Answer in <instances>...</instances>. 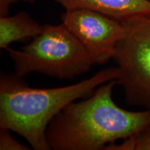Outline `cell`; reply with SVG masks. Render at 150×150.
<instances>
[{
  "label": "cell",
  "instance_id": "11",
  "mask_svg": "<svg viewBox=\"0 0 150 150\" xmlns=\"http://www.w3.org/2000/svg\"><path fill=\"white\" fill-rule=\"evenodd\" d=\"M24 1H27V2H33L35 0H24Z\"/></svg>",
  "mask_w": 150,
  "mask_h": 150
},
{
  "label": "cell",
  "instance_id": "6",
  "mask_svg": "<svg viewBox=\"0 0 150 150\" xmlns=\"http://www.w3.org/2000/svg\"><path fill=\"white\" fill-rule=\"evenodd\" d=\"M65 10L88 9L107 16L124 25L150 18V0H54Z\"/></svg>",
  "mask_w": 150,
  "mask_h": 150
},
{
  "label": "cell",
  "instance_id": "9",
  "mask_svg": "<svg viewBox=\"0 0 150 150\" xmlns=\"http://www.w3.org/2000/svg\"><path fill=\"white\" fill-rule=\"evenodd\" d=\"M31 149V147L22 145L13 138L9 129L0 127V150H30Z\"/></svg>",
  "mask_w": 150,
  "mask_h": 150
},
{
  "label": "cell",
  "instance_id": "5",
  "mask_svg": "<svg viewBox=\"0 0 150 150\" xmlns=\"http://www.w3.org/2000/svg\"><path fill=\"white\" fill-rule=\"evenodd\" d=\"M62 22L83 45L93 65H104L115 54L126 33V26L88 9L65 10Z\"/></svg>",
  "mask_w": 150,
  "mask_h": 150
},
{
  "label": "cell",
  "instance_id": "10",
  "mask_svg": "<svg viewBox=\"0 0 150 150\" xmlns=\"http://www.w3.org/2000/svg\"><path fill=\"white\" fill-rule=\"evenodd\" d=\"M18 0H0V17L8 16L9 8Z\"/></svg>",
  "mask_w": 150,
  "mask_h": 150
},
{
  "label": "cell",
  "instance_id": "1",
  "mask_svg": "<svg viewBox=\"0 0 150 150\" xmlns=\"http://www.w3.org/2000/svg\"><path fill=\"white\" fill-rule=\"evenodd\" d=\"M117 81L97 87L91 96L72 102L49 124L46 139L54 150H99L134 136L150 124V110L130 111L112 97Z\"/></svg>",
  "mask_w": 150,
  "mask_h": 150
},
{
  "label": "cell",
  "instance_id": "4",
  "mask_svg": "<svg viewBox=\"0 0 150 150\" xmlns=\"http://www.w3.org/2000/svg\"><path fill=\"white\" fill-rule=\"evenodd\" d=\"M112 59L125 102L150 110V18L126 26Z\"/></svg>",
  "mask_w": 150,
  "mask_h": 150
},
{
  "label": "cell",
  "instance_id": "2",
  "mask_svg": "<svg viewBox=\"0 0 150 150\" xmlns=\"http://www.w3.org/2000/svg\"><path fill=\"white\" fill-rule=\"evenodd\" d=\"M117 67L99 71L73 85L52 88L30 87L16 73L0 75V127L21 136L35 150H50L46 139L49 124L65 106L91 96L95 90L117 79Z\"/></svg>",
  "mask_w": 150,
  "mask_h": 150
},
{
  "label": "cell",
  "instance_id": "8",
  "mask_svg": "<svg viewBox=\"0 0 150 150\" xmlns=\"http://www.w3.org/2000/svg\"><path fill=\"white\" fill-rule=\"evenodd\" d=\"M104 149L150 150V124L138 134L123 139L120 144H108Z\"/></svg>",
  "mask_w": 150,
  "mask_h": 150
},
{
  "label": "cell",
  "instance_id": "7",
  "mask_svg": "<svg viewBox=\"0 0 150 150\" xmlns=\"http://www.w3.org/2000/svg\"><path fill=\"white\" fill-rule=\"evenodd\" d=\"M45 25L35 21L26 12L0 17V48L6 50L11 43L34 38L44 31Z\"/></svg>",
  "mask_w": 150,
  "mask_h": 150
},
{
  "label": "cell",
  "instance_id": "3",
  "mask_svg": "<svg viewBox=\"0 0 150 150\" xmlns=\"http://www.w3.org/2000/svg\"><path fill=\"white\" fill-rule=\"evenodd\" d=\"M15 73L38 72L62 79L85 74L93 63L86 49L64 24H45L44 31L22 50L6 49Z\"/></svg>",
  "mask_w": 150,
  "mask_h": 150
}]
</instances>
